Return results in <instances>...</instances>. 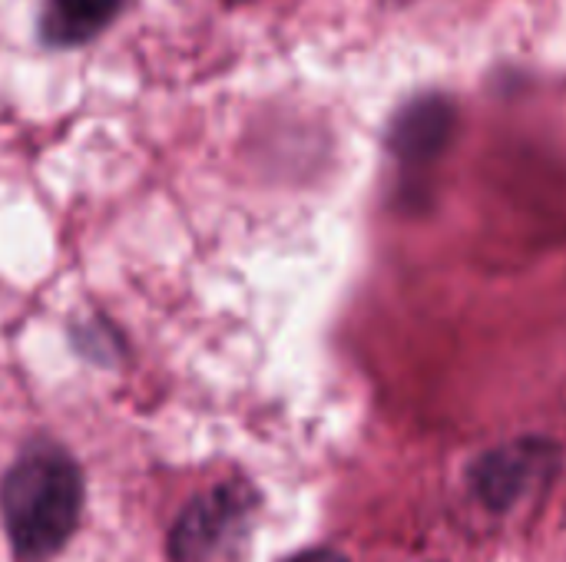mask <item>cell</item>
<instances>
[{"label":"cell","instance_id":"6da1fadb","mask_svg":"<svg viewBox=\"0 0 566 562\" xmlns=\"http://www.w3.org/2000/svg\"><path fill=\"white\" fill-rule=\"evenodd\" d=\"M83 477L73 457L53 444H36L0 480V513L17 560H50L76 530Z\"/></svg>","mask_w":566,"mask_h":562},{"label":"cell","instance_id":"7a4b0ae2","mask_svg":"<svg viewBox=\"0 0 566 562\" xmlns=\"http://www.w3.org/2000/svg\"><path fill=\"white\" fill-rule=\"evenodd\" d=\"M458 126V106L444 93L415 96L408 106L398 109L388 129V152L398 166L401 192H418L424 176L451 146Z\"/></svg>","mask_w":566,"mask_h":562},{"label":"cell","instance_id":"3957f363","mask_svg":"<svg viewBox=\"0 0 566 562\" xmlns=\"http://www.w3.org/2000/svg\"><path fill=\"white\" fill-rule=\"evenodd\" d=\"M255 507V497L242 484H222L202 497H196L169 537V553L176 562H209L216 560L229 543L239 540L242 527L249 523V513Z\"/></svg>","mask_w":566,"mask_h":562},{"label":"cell","instance_id":"277c9868","mask_svg":"<svg viewBox=\"0 0 566 562\" xmlns=\"http://www.w3.org/2000/svg\"><path fill=\"white\" fill-rule=\"evenodd\" d=\"M557 464H560V450L554 444L541 437H527V441H514L507 447L484 454L471 470V484H474V494L488 507L507 510L531 487L544 484V477L554 474Z\"/></svg>","mask_w":566,"mask_h":562},{"label":"cell","instance_id":"5b68a950","mask_svg":"<svg viewBox=\"0 0 566 562\" xmlns=\"http://www.w3.org/2000/svg\"><path fill=\"white\" fill-rule=\"evenodd\" d=\"M126 0H46L40 33L53 46H76L113 23Z\"/></svg>","mask_w":566,"mask_h":562},{"label":"cell","instance_id":"8992f818","mask_svg":"<svg viewBox=\"0 0 566 562\" xmlns=\"http://www.w3.org/2000/svg\"><path fill=\"white\" fill-rule=\"evenodd\" d=\"M289 562H348L342 553H335V550H308V553H298L295 560Z\"/></svg>","mask_w":566,"mask_h":562},{"label":"cell","instance_id":"52a82bcc","mask_svg":"<svg viewBox=\"0 0 566 562\" xmlns=\"http://www.w3.org/2000/svg\"><path fill=\"white\" fill-rule=\"evenodd\" d=\"M226 3H252V0H226Z\"/></svg>","mask_w":566,"mask_h":562}]
</instances>
